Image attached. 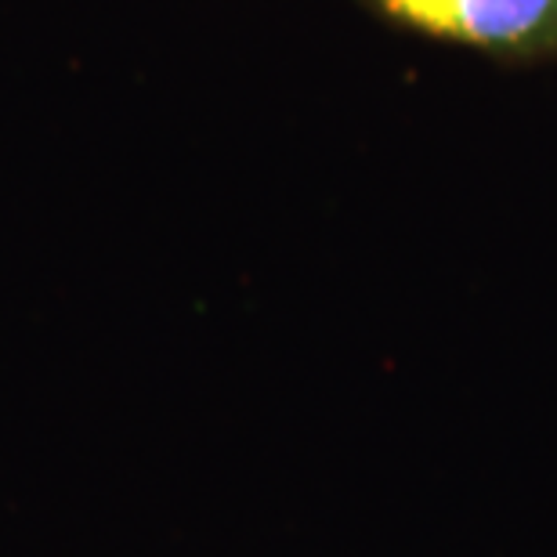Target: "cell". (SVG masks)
Listing matches in <instances>:
<instances>
[{
    "mask_svg": "<svg viewBox=\"0 0 557 557\" xmlns=\"http://www.w3.org/2000/svg\"><path fill=\"white\" fill-rule=\"evenodd\" d=\"M387 26L499 65L557 62V0H355Z\"/></svg>",
    "mask_w": 557,
    "mask_h": 557,
    "instance_id": "obj_1",
    "label": "cell"
}]
</instances>
